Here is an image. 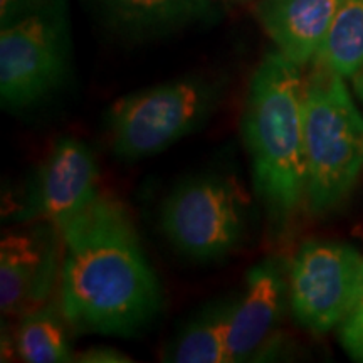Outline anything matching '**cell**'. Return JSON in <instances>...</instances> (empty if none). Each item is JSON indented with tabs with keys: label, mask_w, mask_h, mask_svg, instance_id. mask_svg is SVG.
<instances>
[{
	"label": "cell",
	"mask_w": 363,
	"mask_h": 363,
	"mask_svg": "<svg viewBox=\"0 0 363 363\" xmlns=\"http://www.w3.org/2000/svg\"><path fill=\"white\" fill-rule=\"evenodd\" d=\"M289 305L288 271L267 257L247 271L246 286L234 296L229 328L230 363L267 362L279 353V325Z\"/></svg>",
	"instance_id": "9"
},
{
	"label": "cell",
	"mask_w": 363,
	"mask_h": 363,
	"mask_svg": "<svg viewBox=\"0 0 363 363\" xmlns=\"http://www.w3.org/2000/svg\"><path fill=\"white\" fill-rule=\"evenodd\" d=\"M303 98L301 67L279 51L259 62L244 98L240 131L254 190L274 238H283L306 207Z\"/></svg>",
	"instance_id": "2"
},
{
	"label": "cell",
	"mask_w": 363,
	"mask_h": 363,
	"mask_svg": "<svg viewBox=\"0 0 363 363\" xmlns=\"http://www.w3.org/2000/svg\"><path fill=\"white\" fill-rule=\"evenodd\" d=\"M222 0H94L115 29L133 38H157L220 17Z\"/></svg>",
	"instance_id": "12"
},
{
	"label": "cell",
	"mask_w": 363,
	"mask_h": 363,
	"mask_svg": "<svg viewBox=\"0 0 363 363\" xmlns=\"http://www.w3.org/2000/svg\"><path fill=\"white\" fill-rule=\"evenodd\" d=\"M71 35L65 0H44L0 30V99L6 110L33 108L69 72Z\"/></svg>",
	"instance_id": "5"
},
{
	"label": "cell",
	"mask_w": 363,
	"mask_h": 363,
	"mask_svg": "<svg viewBox=\"0 0 363 363\" xmlns=\"http://www.w3.org/2000/svg\"><path fill=\"white\" fill-rule=\"evenodd\" d=\"M62 235L48 222L12 230L0 244V313L2 318L22 313L49 301L59 283Z\"/></svg>",
	"instance_id": "10"
},
{
	"label": "cell",
	"mask_w": 363,
	"mask_h": 363,
	"mask_svg": "<svg viewBox=\"0 0 363 363\" xmlns=\"http://www.w3.org/2000/svg\"><path fill=\"white\" fill-rule=\"evenodd\" d=\"M306 208L325 216L340 207L363 172V113L343 76L313 65L303 98Z\"/></svg>",
	"instance_id": "3"
},
{
	"label": "cell",
	"mask_w": 363,
	"mask_h": 363,
	"mask_svg": "<svg viewBox=\"0 0 363 363\" xmlns=\"http://www.w3.org/2000/svg\"><path fill=\"white\" fill-rule=\"evenodd\" d=\"M363 279V256L335 240H306L288 267L289 306L313 335L338 328L350 313Z\"/></svg>",
	"instance_id": "7"
},
{
	"label": "cell",
	"mask_w": 363,
	"mask_h": 363,
	"mask_svg": "<svg viewBox=\"0 0 363 363\" xmlns=\"http://www.w3.org/2000/svg\"><path fill=\"white\" fill-rule=\"evenodd\" d=\"M343 0H259L256 17L278 51L303 67L323 48Z\"/></svg>",
	"instance_id": "11"
},
{
	"label": "cell",
	"mask_w": 363,
	"mask_h": 363,
	"mask_svg": "<svg viewBox=\"0 0 363 363\" xmlns=\"http://www.w3.org/2000/svg\"><path fill=\"white\" fill-rule=\"evenodd\" d=\"M99 172L79 140L59 138L12 208L13 222H48L62 230L98 197Z\"/></svg>",
	"instance_id": "8"
},
{
	"label": "cell",
	"mask_w": 363,
	"mask_h": 363,
	"mask_svg": "<svg viewBox=\"0 0 363 363\" xmlns=\"http://www.w3.org/2000/svg\"><path fill=\"white\" fill-rule=\"evenodd\" d=\"M350 79H352L353 91H355L358 101H360V104L363 106V66L352 76Z\"/></svg>",
	"instance_id": "19"
},
{
	"label": "cell",
	"mask_w": 363,
	"mask_h": 363,
	"mask_svg": "<svg viewBox=\"0 0 363 363\" xmlns=\"http://www.w3.org/2000/svg\"><path fill=\"white\" fill-rule=\"evenodd\" d=\"M61 235L57 303L71 330L130 338L155 320L160 283L120 199L99 192Z\"/></svg>",
	"instance_id": "1"
},
{
	"label": "cell",
	"mask_w": 363,
	"mask_h": 363,
	"mask_svg": "<svg viewBox=\"0 0 363 363\" xmlns=\"http://www.w3.org/2000/svg\"><path fill=\"white\" fill-rule=\"evenodd\" d=\"M229 2H247V0H229Z\"/></svg>",
	"instance_id": "20"
},
{
	"label": "cell",
	"mask_w": 363,
	"mask_h": 363,
	"mask_svg": "<svg viewBox=\"0 0 363 363\" xmlns=\"http://www.w3.org/2000/svg\"><path fill=\"white\" fill-rule=\"evenodd\" d=\"M234 296L207 303L167 343L162 360L169 363H230L229 328Z\"/></svg>",
	"instance_id": "13"
},
{
	"label": "cell",
	"mask_w": 363,
	"mask_h": 363,
	"mask_svg": "<svg viewBox=\"0 0 363 363\" xmlns=\"http://www.w3.org/2000/svg\"><path fill=\"white\" fill-rule=\"evenodd\" d=\"M74 362L83 363H128L133 358L111 347H91L88 350L74 353Z\"/></svg>",
	"instance_id": "17"
},
{
	"label": "cell",
	"mask_w": 363,
	"mask_h": 363,
	"mask_svg": "<svg viewBox=\"0 0 363 363\" xmlns=\"http://www.w3.org/2000/svg\"><path fill=\"white\" fill-rule=\"evenodd\" d=\"M160 227L184 257L199 262L222 259L238 251L246 238V201L227 177H192L165 197Z\"/></svg>",
	"instance_id": "6"
},
{
	"label": "cell",
	"mask_w": 363,
	"mask_h": 363,
	"mask_svg": "<svg viewBox=\"0 0 363 363\" xmlns=\"http://www.w3.org/2000/svg\"><path fill=\"white\" fill-rule=\"evenodd\" d=\"M220 99L219 84L195 76L118 98L104 115L113 157L136 162L165 152L202 128Z\"/></svg>",
	"instance_id": "4"
},
{
	"label": "cell",
	"mask_w": 363,
	"mask_h": 363,
	"mask_svg": "<svg viewBox=\"0 0 363 363\" xmlns=\"http://www.w3.org/2000/svg\"><path fill=\"white\" fill-rule=\"evenodd\" d=\"M338 337L348 357L363 363V279L350 313L338 326Z\"/></svg>",
	"instance_id": "16"
},
{
	"label": "cell",
	"mask_w": 363,
	"mask_h": 363,
	"mask_svg": "<svg viewBox=\"0 0 363 363\" xmlns=\"http://www.w3.org/2000/svg\"><path fill=\"white\" fill-rule=\"evenodd\" d=\"M343 78L363 66V0H343L315 61Z\"/></svg>",
	"instance_id": "15"
},
{
	"label": "cell",
	"mask_w": 363,
	"mask_h": 363,
	"mask_svg": "<svg viewBox=\"0 0 363 363\" xmlns=\"http://www.w3.org/2000/svg\"><path fill=\"white\" fill-rule=\"evenodd\" d=\"M44 0H0V24L9 26L38 9Z\"/></svg>",
	"instance_id": "18"
},
{
	"label": "cell",
	"mask_w": 363,
	"mask_h": 363,
	"mask_svg": "<svg viewBox=\"0 0 363 363\" xmlns=\"http://www.w3.org/2000/svg\"><path fill=\"white\" fill-rule=\"evenodd\" d=\"M67 321L61 306L45 301L33 310L22 313L17 328L7 343V360L16 355L27 363H65L74 362L67 340Z\"/></svg>",
	"instance_id": "14"
}]
</instances>
